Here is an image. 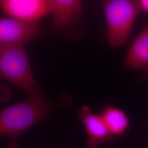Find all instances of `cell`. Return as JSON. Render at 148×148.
I'll return each mask as SVG.
<instances>
[{
	"label": "cell",
	"mask_w": 148,
	"mask_h": 148,
	"mask_svg": "<svg viewBox=\"0 0 148 148\" xmlns=\"http://www.w3.org/2000/svg\"><path fill=\"white\" fill-rule=\"evenodd\" d=\"M0 79L11 82L30 95L42 93L24 47L0 43Z\"/></svg>",
	"instance_id": "2"
},
{
	"label": "cell",
	"mask_w": 148,
	"mask_h": 148,
	"mask_svg": "<svg viewBox=\"0 0 148 148\" xmlns=\"http://www.w3.org/2000/svg\"><path fill=\"white\" fill-rule=\"evenodd\" d=\"M106 126L111 135L119 138L127 132L130 127V121L126 114L115 106H107L101 114Z\"/></svg>",
	"instance_id": "9"
},
{
	"label": "cell",
	"mask_w": 148,
	"mask_h": 148,
	"mask_svg": "<svg viewBox=\"0 0 148 148\" xmlns=\"http://www.w3.org/2000/svg\"><path fill=\"white\" fill-rule=\"evenodd\" d=\"M0 10L21 21L39 23L49 14V0H0Z\"/></svg>",
	"instance_id": "5"
},
{
	"label": "cell",
	"mask_w": 148,
	"mask_h": 148,
	"mask_svg": "<svg viewBox=\"0 0 148 148\" xmlns=\"http://www.w3.org/2000/svg\"><path fill=\"white\" fill-rule=\"evenodd\" d=\"M54 105L42 93L0 110V136L16 140L37 122L45 119L60 107Z\"/></svg>",
	"instance_id": "1"
},
{
	"label": "cell",
	"mask_w": 148,
	"mask_h": 148,
	"mask_svg": "<svg viewBox=\"0 0 148 148\" xmlns=\"http://www.w3.org/2000/svg\"><path fill=\"white\" fill-rule=\"evenodd\" d=\"M125 66L129 70L143 72L148 69V24L131 43Z\"/></svg>",
	"instance_id": "8"
},
{
	"label": "cell",
	"mask_w": 148,
	"mask_h": 148,
	"mask_svg": "<svg viewBox=\"0 0 148 148\" xmlns=\"http://www.w3.org/2000/svg\"><path fill=\"white\" fill-rule=\"evenodd\" d=\"M140 11L148 14V0L138 1Z\"/></svg>",
	"instance_id": "11"
},
{
	"label": "cell",
	"mask_w": 148,
	"mask_h": 148,
	"mask_svg": "<svg viewBox=\"0 0 148 148\" xmlns=\"http://www.w3.org/2000/svg\"><path fill=\"white\" fill-rule=\"evenodd\" d=\"M8 148H20V147L16 143V141H12L8 143Z\"/></svg>",
	"instance_id": "13"
},
{
	"label": "cell",
	"mask_w": 148,
	"mask_h": 148,
	"mask_svg": "<svg viewBox=\"0 0 148 148\" xmlns=\"http://www.w3.org/2000/svg\"><path fill=\"white\" fill-rule=\"evenodd\" d=\"M43 36L39 23L25 22L11 17L0 18V43L24 47L27 43Z\"/></svg>",
	"instance_id": "4"
},
{
	"label": "cell",
	"mask_w": 148,
	"mask_h": 148,
	"mask_svg": "<svg viewBox=\"0 0 148 148\" xmlns=\"http://www.w3.org/2000/svg\"><path fill=\"white\" fill-rule=\"evenodd\" d=\"M49 14L52 16L51 31H63L79 19L82 1L79 0H49Z\"/></svg>",
	"instance_id": "7"
},
{
	"label": "cell",
	"mask_w": 148,
	"mask_h": 148,
	"mask_svg": "<svg viewBox=\"0 0 148 148\" xmlns=\"http://www.w3.org/2000/svg\"><path fill=\"white\" fill-rule=\"evenodd\" d=\"M11 97L10 88L6 85L0 84V102L3 103L8 101Z\"/></svg>",
	"instance_id": "10"
},
{
	"label": "cell",
	"mask_w": 148,
	"mask_h": 148,
	"mask_svg": "<svg viewBox=\"0 0 148 148\" xmlns=\"http://www.w3.org/2000/svg\"><path fill=\"white\" fill-rule=\"evenodd\" d=\"M138 81H144V80H148V69L143 72L142 75L139 76L137 77Z\"/></svg>",
	"instance_id": "12"
},
{
	"label": "cell",
	"mask_w": 148,
	"mask_h": 148,
	"mask_svg": "<svg viewBox=\"0 0 148 148\" xmlns=\"http://www.w3.org/2000/svg\"><path fill=\"white\" fill-rule=\"evenodd\" d=\"M106 16L108 41L117 47L125 45L140 12L138 1L106 0L101 3Z\"/></svg>",
	"instance_id": "3"
},
{
	"label": "cell",
	"mask_w": 148,
	"mask_h": 148,
	"mask_svg": "<svg viewBox=\"0 0 148 148\" xmlns=\"http://www.w3.org/2000/svg\"><path fill=\"white\" fill-rule=\"evenodd\" d=\"M78 115L88 136V148H98L103 144L115 139L109 131L101 115L93 113L88 106H81Z\"/></svg>",
	"instance_id": "6"
}]
</instances>
